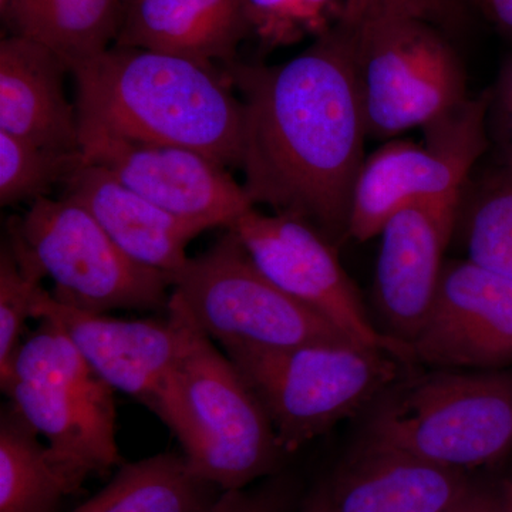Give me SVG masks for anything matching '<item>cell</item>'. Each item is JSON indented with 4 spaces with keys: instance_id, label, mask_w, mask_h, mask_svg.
Segmentation results:
<instances>
[{
    "instance_id": "cell-1",
    "label": "cell",
    "mask_w": 512,
    "mask_h": 512,
    "mask_svg": "<svg viewBox=\"0 0 512 512\" xmlns=\"http://www.w3.org/2000/svg\"><path fill=\"white\" fill-rule=\"evenodd\" d=\"M244 107L241 165L252 204L350 239L365 164V110L352 32L336 23L288 62L222 67Z\"/></svg>"
},
{
    "instance_id": "cell-2",
    "label": "cell",
    "mask_w": 512,
    "mask_h": 512,
    "mask_svg": "<svg viewBox=\"0 0 512 512\" xmlns=\"http://www.w3.org/2000/svg\"><path fill=\"white\" fill-rule=\"evenodd\" d=\"M79 136L190 148L241 165L244 107L225 70L185 57L113 45L70 69Z\"/></svg>"
},
{
    "instance_id": "cell-3",
    "label": "cell",
    "mask_w": 512,
    "mask_h": 512,
    "mask_svg": "<svg viewBox=\"0 0 512 512\" xmlns=\"http://www.w3.org/2000/svg\"><path fill=\"white\" fill-rule=\"evenodd\" d=\"M359 419L355 440L477 474L512 457V367L413 366Z\"/></svg>"
},
{
    "instance_id": "cell-4",
    "label": "cell",
    "mask_w": 512,
    "mask_h": 512,
    "mask_svg": "<svg viewBox=\"0 0 512 512\" xmlns=\"http://www.w3.org/2000/svg\"><path fill=\"white\" fill-rule=\"evenodd\" d=\"M171 301L184 313V343L163 423L192 470L221 490L278 476L288 454L264 407L231 359Z\"/></svg>"
},
{
    "instance_id": "cell-5",
    "label": "cell",
    "mask_w": 512,
    "mask_h": 512,
    "mask_svg": "<svg viewBox=\"0 0 512 512\" xmlns=\"http://www.w3.org/2000/svg\"><path fill=\"white\" fill-rule=\"evenodd\" d=\"M271 420L288 457L345 420L359 419L413 365L356 342L251 349L227 355Z\"/></svg>"
},
{
    "instance_id": "cell-6",
    "label": "cell",
    "mask_w": 512,
    "mask_h": 512,
    "mask_svg": "<svg viewBox=\"0 0 512 512\" xmlns=\"http://www.w3.org/2000/svg\"><path fill=\"white\" fill-rule=\"evenodd\" d=\"M9 403L82 476L123 464L116 439L114 390L49 320L23 340L0 382Z\"/></svg>"
},
{
    "instance_id": "cell-7",
    "label": "cell",
    "mask_w": 512,
    "mask_h": 512,
    "mask_svg": "<svg viewBox=\"0 0 512 512\" xmlns=\"http://www.w3.org/2000/svg\"><path fill=\"white\" fill-rule=\"evenodd\" d=\"M171 282V298L225 355L355 342L272 284L229 229L207 251L188 258Z\"/></svg>"
},
{
    "instance_id": "cell-8",
    "label": "cell",
    "mask_w": 512,
    "mask_h": 512,
    "mask_svg": "<svg viewBox=\"0 0 512 512\" xmlns=\"http://www.w3.org/2000/svg\"><path fill=\"white\" fill-rule=\"evenodd\" d=\"M348 29L367 136L387 141L424 130L470 99L463 62L437 26L389 16Z\"/></svg>"
},
{
    "instance_id": "cell-9",
    "label": "cell",
    "mask_w": 512,
    "mask_h": 512,
    "mask_svg": "<svg viewBox=\"0 0 512 512\" xmlns=\"http://www.w3.org/2000/svg\"><path fill=\"white\" fill-rule=\"evenodd\" d=\"M8 229L52 279L57 302L92 313L167 309L171 276L128 258L79 202L39 198Z\"/></svg>"
},
{
    "instance_id": "cell-10",
    "label": "cell",
    "mask_w": 512,
    "mask_h": 512,
    "mask_svg": "<svg viewBox=\"0 0 512 512\" xmlns=\"http://www.w3.org/2000/svg\"><path fill=\"white\" fill-rule=\"evenodd\" d=\"M490 92L424 128V143L387 140L366 157L350 210V239L377 238L384 222L413 202L461 197L490 147Z\"/></svg>"
},
{
    "instance_id": "cell-11",
    "label": "cell",
    "mask_w": 512,
    "mask_h": 512,
    "mask_svg": "<svg viewBox=\"0 0 512 512\" xmlns=\"http://www.w3.org/2000/svg\"><path fill=\"white\" fill-rule=\"evenodd\" d=\"M227 229L237 235L256 268L286 295L355 342L386 350L413 365L407 350L377 328L343 268L339 248L318 229L286 215L264 214L255 207Z\"/></svg>"
},
{
    "instance_id": "cell-12",
    "label": "cell",
    "mask_w": 512,
    "mask_h": 512,
    "mask_svg": "<svg viewBox=\"0 0 512 512\" xmlns=\"http://www.w3.org/2000/svg\"><path fill=\"white\" fill-rule=\"evenodd\" d=\"M165 312L161 320L113 318L63 305L43 289L33 319L52 322L114 392L133 397L164 421L173 403L185 326L184 313L171 298Z\"/></svg>"
},
{
    "instance_id": "cell-13",
    "label": "cell",
    "mask_w": 512,
    "mask_h": 512,
    "mask_svg": "<svg viewBox=\"0 0 512 512\" xmlns=\"http://www.w3.org/2000/svg\"><path fill=\"white\" fill-rule=\"evenodd\" d=\"M80 150L83 163L104 168L163 210L208 229H227L255 207L225 165L190 148L83 134Z\"/></svg>"
},
{
    "instance_id": "cell-14",
    "label": "cell",
    "mask_w": 512,
    "mask_h": 512,
    "mask_svg": "<svg viewBox=\"0 0 512 512\" xmlns=\"http://www.w3.org/2000/svg\"><path fill=\"white\" fill-rule=\"evenodd\" d=\"M409 352L414 366L511 369L512 279L466 258L447 259Z\"/></svg>"
},
{
    "instance_id": "cell-15",
    "label": "cell",
    "mask_w": 512,
    "mask_h": 512,
    "mask_svg": "<svg viewBox=\"0 0 512 512\" xmlns=\"http://www.w3.org/2000/svg\"><path fill=\"white\" fill-rule=\"evenodd\" d=\"M460 201L461 197L413 202L394 212L377 235L375 323L409 356V345L436 298L446 252L456 235Z\"/></svg>"
},
{
    "instance_id": "cell-16",
    "label": "cell",
    "mask_w": 512,
    "mask_h": 512,
    "mask_svg": "<svg viewBox=\"0 0 512 512\" xmlns=\"http://www.w3.org/2000/svg\"><path fill=\"white\" fill-rule=\"evenodd\" d=\"M477 474L355 440L299 512H454Z\"/></svg>"
},
{
    "instance_id": "cell-17",
    "label": "cell",
    "mask_w": 512,
    "mask_h": 512,
    "mask_svg": "<svg viewBox=\"0 0 512 512\" xmlns=\"http://www.w3.org/2000/svg\"><path fill=\"white\" fill-rule=\"evenodd\" d=\"M70 74L49 47L13 33L0 42V131L63 153L80 150L76 104L67 99Z\"/></svg>"
},
{
    "instance_id": "cell-18",
    "label": "cell",
    "mask_w": 512,
    "mask_h": 512,
    "mask_svg": "<svg viewBox=\"0 0 512 512\" xmlns=\"http://www.w3.org/2000/svg\"><path fill=\"white\" fill-rule=\"evenodd\" d=\"M63 197L79 202L137 264L173 276L187 264L192 239L208 231L130 190L96 165L80 164L63 184Z\"/></svg>"
},
{
    "instance_id": "cell-19",
    "label": "cell",
    "mask_w": 512,
    "mask_h": 512,
    "mask_svg": "<svg viewBox=\"0 0 512 512\" xmlns=\"http://www.w3.org/2000/svg\"><path fill=\"white\" fill-rule=\"evenodd\" d=\"M251 30L245 0H124L114 45L227 67Z\"/></svg>"
},
{
    "instance_id": "cell-20",
    "label": "cell",
    "mask_w": 512,
    "mask_h": 512,
    "mask_svg": "<svg viewBox=\"0 0 512 512\" xmlns=\"http://www.w3.org/2000/svg\"><path fill=\"white\" fill-rule=\"evenodd\" d=\"M87 478L40 443L9 402L0 412V512H57Z\"/></svg>"
},
{
    "instance_id": "cell-21",
    "label": "cell",
    "mask_w": 512,
    "mask_h": 512,
    "mask_svg": "<svg viewBox=\"0 0 512 512\" xmlns=\"http://www.w3.org/2000/svg\"><path fill=\"white\" fill-rule=\"evenodd\" d=\"M225 493L184 454L163 453L121 464L103 490L70 512H210Z\"/></svg>"
},
{
    "instance_id": "cell-22",
    "label": "cell",
    "mask_w": 512,
    "mask_h": 512,
    "mask_svg": "<svg viewBox=\"0 0 512 512\" xmlns=\"http://www.w3.org/2000/svg\"><path fill=\"white\" fill-rule=\"evenodd\" d=\"M123 12L124 0H16L6 20L72 69L116 43Z\"/></svg>"
},
{
    "instance_id": "cell-23",
    "label": "cell",
    "mask_w": 512,
    "mask_h": 512,
    "mask_svg": "<svg viewBox=\"0 0 512 512\" xmlns=\"http://www.w3.org/2000/svg\"><path fill=\"white\" fill-rule=\"evenodd\" d=\"M468 261L512 279V168L495 163L468 181L458 208Z\"/></svg>"
},
{
    "instance_id": "cell-24",
    "label": "cell",
    "mask_w": 512,
    "mask_h": 512,
    "mask_svg": "<svg viewBox=\"0 0 512 512\" xmlns=\"http://www.w3.org/2000/svg\"><path fill=\"white\" fill-rule=\"evenodd\" d=\"M43 274L22 239L8 229L0 248V382L9 376L22 345L26 320L42 293Z\"/></svg>"
},
{
    "instance_id": "cell-25",
    "label": "cell",
    "mask_w": 512,
    "mask_h": 512,
    "mask_svg": "<svg viewBox=\"0 0 512 512\" xmlns=\"http://www.w3.org/2000/svg\"><path fill=\"white\" fill-rule=\"evenodd\" d=\"M83 164L82 153H63L0 131V205L49 197Z\"/></svg>"
},
{
    "instance_id": "cell-26",
    "label": "cell",
    "mask_w": 512,
    "mask_h": 512,
    "mask_svg": "<svg viewBox=\"0 0 512 512\" xmlns=\"http://www.w3.org/2000/svg\"><path fill=\"white\" fill-rule=\"evenodd\" d=\"M249 20L264 39L288 43L305 35H322L332 28L328 18L339 0H245ZM343 3V0H340Z\"/></svg>"
},
{
    "instance_id": "cell-27",
    "label": "cell",
    "mask_w": 512,
    "mask_h": 512,
    "mask_svg": "<svg viewBox=\"0 0 512 512\" xmlns=\"http://www.w3.org/2000/svg\"><path fill=\"white\" fill-rule=\"evenodd\" d=\"M389 16L420 19L450 29L463 19V8L460 0H343L338 23L352 29Z\"/></svg>"
},
{
    "instance_id": "cell-28",
    "label": "cell",
    "mask_w": 512,
    "mask_h": 512,
    "mask_svg": "<svg viewBox=\"0 0 512 512\" xmlns=\"http://www.w3.org/2000/svg\"><path fill=\"white\" fill-rule=\"evenodd\" d=\"M488 137L497 163L512 168V55L505 59L494 86L488 89Z\"/></svg>"
},
{
    "instance_id": "cell-29",
    "label": "cell",
    "mask_w": 512,
    "mask_h": 512,
    "mask_svg": "<svg viewBox=\"0 0 512 512\" xmlns=\"http://www.w3.org/2000/svg\"><path fill=\"white\" fill-rule=\"evenodd\" d=\"M293 498L292 484L278 474L252 490L228 491L210 512H291Z\"/></svg>"
},
{
    "instance_id": "cell-30",
    "label": "cell",
    "mask_w": 512,
    "mask_h": 512,
    "mask_svg": "<svg viewBox=\"0 0 512 512\" xmlns=\"http://www.w3.org/2000/svg\"><path fill=\"white\" fill-rule=\"evenodd\" d=\"M454 512H503L500 480L478 477L476 487Z\"/></svg>"
},
{
    "instance_id": "cell-31",
    "label": "cell",
    "mask_w": 512,
    "mask_h": 512,
    "mask_svg": "<svg viewBox=\"0 0 512 512\" xmlns=\"http://www.w3.org/2000/svg\"><path fill=\"white\" fill-rule=\"evenodd\" d=\"M478 3L501 29L512 35V0H478Z\"/></svg>"
},
{
    "instance_id": "cell-32",
    "label": "cell",
    "mask_w": 512,
    "mask_h": 512,
    "mask_svg": "<svg viewBox=\"0 0 512 512\" xmlns=\"http://www.w3.org/2000/svg\"><path fill=\"white\" fill-rule=\"evenodd\" d=\"M501 484V503H503V512H512V457L511 466L508 473L500 480Z\"/></svg>"
},
{
    "instance_id": "cell-33",
    "label": "cell",
    "mask_w": 512,
    "mask_h": 512,
    "mask_svg": "<svg viewBox=\"0 0 512 512\" xmlns=\"http://www.w3.org/2000/svg\"><path fill=\"white\" fill-rule=\"evenodd\" d=\"M15 2L16 0H0V10H2L3 19L8 18Z\"/></svg>"
}]
</instances>
